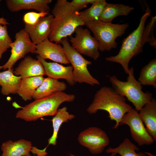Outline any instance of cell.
<instances>
[{"label": "cell", "instance_id": "ffe728a7", "mask_svg": "<svg viewBox=\"0 0 156 156\" xmlns=\"http://www.w3.org/2000/svg\"><path fill=\"white\" fill-rule=\"evenodd\" d=\"M12 68L0 72V85L1 92L3 95L17 94L22 77L14 73Z\"/></svg>", "mask_w": 156, "mask_h": 156}, {"label": "cell", "instance_id": "9a60e30c", "mask_svg": "<svg viewBox=\"0 0 156 156\" xmlns=\"http://www.w3.org/2000/svg\"><path fill=\"white\" fill-rule=\"evenodd\" d=\"M14 74L22 78L45 75L43 67L40 62L28 55L25 57L14 71Z\"/></svg>", "mask_w": 156, "mask_h": 156}, {"label": "cell", "instance_id": "8fae6325", "mask_svg": "<svg viewBox=\"0 0 156 156\" xmlns=\"http://www.w3.org/2000/svg\"><path fill=\"white\" fill-rule=\"evenodd\" d=\"M78 140L81 145L94 154L101 153L109 142L106 133L95 127H89L81 132L78 136Z\"/></svg>", "mask_w": 156, "mask_h": 156}, {"label": "cell", "instance_id": "d6986e66", "mask_svg": "<svg viewBox=\"0 0 156 156\" xmlns=\"http://www.w3.org/2000/svg\"><path fill=\"white\" fill-rule=\"evenodd\" d=\"M66 88L67 85L64 82L48 77L44 78L35 91L32 98L35 100L43 98L56 92L64 91Z\"/></svg>", "mask_w": 156, "mask_h": 156}, {"label": "cell", "instance_id": "4316f807", "mask_svg": "<svg viewBox=\"0 0 156 156\" xmlns=\"http://www.w3.org/2000/svg\"><path fill=\"white\" fill-rule=\"evenodd\" d=\"M12 42L8 33L7 25L0 24V59L3 54L10 48Z\"/></svg>", "mask_w": 156, "mask_h": 156}, {"label": "cell", "instance_id": "484cf974", "mask_svg": "<svg viewBox=\"0 0 156 156\" xmlns=\"http://www.w3.org/2000/svg\"><path fill=\"white\" fill-rule=\"evenodd\" d=\"M107 3L104 0H97L90 7L79 12L80 17L85 24L99 20L102 11Z\"/></svg>", "mask_w": 156, "mask_h": 156}, {"label": "cell", "instance_id": "7c38bea8", "mask_svg": "<svg viewBox=\"0 0 156 156\" xmlns=\"http://www.w3.org/2000/svg\"><path fill=\"white\" fill-rule=\"evenodd\" d=\"M34 53L45 60L50 59L66 64L70 63L66 57L63 47L60 44L50 41L48 38L36 45Z\"/></svg>", "mask_w": 156, "mask_h": 156}, {"label": "cell", "instance_id": "5bb4252c", "mask_svg": "<svg viewBox=\"0 0 156 156\" xmlns=\"http://www.w3.org/2000/svg\"><path fill=\"white\" fill-rule=\"evenodd\" d=\"M36 58L42 64L45 74L48 77L56 80L64 79L71 86L75 84L72 66H65L57 63L48 62L38 55Z\"/></svg>", "mask_w": 156, "mask_h": 156}, {"label": "cell", "instance_id": "1f68e13d", "mask_svg": "<svg viewBox=\"0 0 156 156\" xmlns=\"http://www.w3.org/2000/svg\"><path fill=\"white\" fill-rule=\"evenodd\" d=\"M111 153V155L109 156H115L116 154H117V153H114V152H112ZM69 156H75L74 155H73L71 154H69Z\"/></svg>", "mask_w": 156, "mask_h": 156}, {"label": "cell", "instance_id": "ac0fdd59", "mask_svg": "<svg viewBox=\"0 0 156 156\" xmlns=\"http://www.w3.org/2000/svg\"><path fill=\"white\" fill-rule=\"evenodd\" d=\"M139 114L149 134L156 141V100L153 98L139 111Z\"/></svg>", "mask_w": 156, "mask_h": 156}, {"label": "cell", "instance_id": "d6a6232c", "mask_svg": "<svg viewBox=\"0 0 156 156\" xmlns=\"http://www.w3.org/2000/svg\"><path fill=\"white\" fill-rule=\"evenodd\" d=\"M145 153L146 154H148L149 156H155V155H152L150 153L148 152H145Z\"/></svg>", "mask_w": 156, "mask_h": 156}, {"label": "cell", "instance_id": "8992f818", "mask_svg": "<svg viewBox=\"0 0 156 156\" xmlns=\"http://www.w3.org/2000/svg\"><path fill=\"white\" fill-rule=\"evenodd\" d=\"M85 25L93 34L99 43L101 51H109L117 47L116 38L122 36L129 26L128 23L114 24L99 20L86 23Z\"/></svg>", "mask_w": 156, "mask_h": 156}, {"label": "cell", "instance_id": "44dd1931", "mask_svg": "<svg viewBox=\"0 0 156 156\" xmlns=\"http://www.w3.org/2000/svg\"><path fill=\"white\" fill-rule=\"evenodd\" d=\"M134 9L133 7L123 4L107 3L99 20L103 22L111 23L116 17L120 16H127Z\"/></svg>", "mask_w": 156, "mask_h": 156}, {"label": "cell", "instance_id": "8d00e7d4", "mask_svg": "<svg viewBox=\"0 0 156 156\" xmlns=\"http://www.w3.org/2000/svg\"></svg>", "mask_w": 156, "mask_h": 156}, {"label": "cell", "instance_id": "f546056e", "mask_svg": "<svg viewBox=\"0 0 156 156\" xmlns=\"http://www.w3.org/2000/svg\"><path fill=\"white\" fill-rule=\"evenodd\" d=\"M48 146L43 150H39L35 147H32L31 152L33 153L36 154L37 156H46L47 154L46 151Z\"/></svg>", "mask_w": 156, "mask_h": 156}, {"label": "cell", "instance_id": "f1b7e54d", "mask_svg": "<svg viewBox=\"0 0 156 156\" xmlns=\"http://www.w3.org/2000/svg\"><path fill=\"white\" fill-rule=\"evenodd\" d=\"M97 0H73L71 2L73 5L79 11L87 7L90 4H92Z\"/></svg>", "mask_w": 156, "mask_h": 156}, {"label": "cell", "instance_id": "5b68a950", "mask_svg": "<svg viewBox=\"0 0 156 156\" xmlns=\"http://www.w3.org/2000/svg\"><path fill=\"white\" fill-rule=\"evenodd\" d=\"M133 67L129 68L126 81L119 79L115 75L109 77L112 87L118 94L126 98L138 112L152 99L153 94L149 92H144L140 83L135 78Z\"/></svg>", "mask_w": 156, "mask_h": 156}, {"label": "cell", "instance_id": "83f0119b", "mask_svg": "<svg viewBox=\"0 0 156 156\" xmlns=\"http://www.w3.org/2000/svg\"><path fill=\"white\" fill-rule=\"evenodd\" d=\"M49 14V12H29L24 14L23 16V20L25 24L33 25L37 22L40 18Z\"/></svg>", "mask_w": 156, "mask_h": 156}, {"label": "cell", "instance_id": "9c48e42d", "mask_svg": "<svg viewBox=\"0 0 156 156\" xmlns=\"http://www.w3.org/2000/svg\"><path fill=\"white\" fill-rule=\"evenodd\" d=\"M15 40L10 44L11 55L7 62L3 65L4 70L12 68L20 59L29 53H34L36 45L32 42L28 33L24 29L15 34Z\"/></svg>", "mask_w": 156, "mask_h": 156}, {"label": "cell", "instance_id": "4dcf8cb0", "mask_svg": "<svg viewBox=\"0 0 156 156\" xmlns=\"http://www.w3.org/2000/svg\"><path fill=\"white\" fill-rule=\"evenodd\" d=\"M6 19L3 17L0 18V24L7 25L9 24Z\"/></svg>", "mask_w": 156, "mask_h": 156}, {"label": "cell", "instance_id": "cb8c5ba5", "mask_svg": "<svg viewBox=\"0 0 156 156\" xmlns=\"http://www.w3.org/2000/svg\"><path fill=\"white\" fill-rule=\"evenodd\" d=\"M142 86H151L156 88V59L151 60L141 69L138 80Z\"/></svg>", "mask_w": 156, "mask_h": 156}, {"label": "cell", "instance_id": "7a4b0ae2", "mask_svg": "<svg viewBox=\"0 0 156 156\" xmlns=\"http://www.w3.org/2000/svg\"><path fill=\"white\" fill-rule=\"evenodd\" d=\"M132 108L126 102L125 98L112 87L104 86L96 92L87 111L90 114H95L100 110L107 111L110 120L116 122L113 127L116 129L120 125L124 115Z\"/></svg>", "mask_w": 156, "mask_h": 156}, {"label": "cell", "instance_id": "3957f363", "mask_svg": "<svg viewBox=\"0 0 156 156\" xmlns=\"http://www.w3.org/2000/svg\"><path fill=\"white\" fill-rule=\"evenodd\" d=\"M151 13V10L147 6L137 28L122 41L118 53L116 55L105 58L107 61L120 64L127 74L129 72V64L130 60L142 51L143 46L146 42H149L145 26L146 22Z\"/></svg>", "mask_w": 156, "mask_h": 156}, {"label": "cell", "instance_id": "52a82bcc", "mask_svg": "<svg viewBox=\"0 0 156 156\" xmlns=\"http://www.w3.org/2000/svg\"><path fill=\"white\" fill-rule=\"evenodd\" d=\"M67 60L73 68V74L75 83H83L94 86L100 84L98 80L89 72L88 66L92 62L85 59L71 45L67 38H62L61 43Z\"/></svg>", "mask_w": 156, "mask_h": 156}, {"label": "cell", "instance_id": "4fadbf2b", "mask_svg": "<svg viewBox=\"0 0 156 156\" xmlns=\"http://www.w3.org/2000/svg\"><path fill=\"white\" fill-rule=\"evenodd\" d=\"M53 18V15L49 14L40 18L33 25L25 24L24 29L28 34L32 42L37 45L48 38Z\"/></svg>", "mask_w": 156, "mask_h": 156}, {"label": "cell", "instance_id": "277c9868", "mask_svg": "<svg viewBox=\"0 0 156 156\" xmlns=\"http://www.w3.org/2000/svg\"><path fill=\"white\" fill-rule=\"evenodd\" d=\"M75 95L63 91L55 93L50 96L34 101L22 107L16 114V118L27 121H36L42 117L54 116L60 105L64 102H72Z\"/></svg>", "mask_w": 156, "mask_h": 156}, {"label": "cell", "instance_id": "ba28073f", "mask_svg": "<svg viewBox=\"0 0 156 156\" xmlns=\"http://www.w3.org/2000/svg\"><path fill=\"white\" fill-rule=\"evenodd\" d=\"M75 36H70V41L72 46L81 54L86 55L94 60L100 56L99 43L90 32L81 26L77 27L75 31Z\"/></svg>", "mask_w": 156, "mask_h": 156}, {"label": "cell", "instance_id": "d590c367", "mask_svg": "<svg viewBox=\"0 0 156 156\" xmlns=\"http://www.w3.org/2000/svg\"></svg>", "mask_w": 156, "mask_h": 156}, {"label": "cell", "instance_id": "2e32d148", "mask_svg": "<svg viewBox=\"0 0 156 156\" xmlns=\"http://www.w3.org/2000/svg\"><path fill=\"white\" fill-rule=\"evenodd\" d=\"M52 0H6L8 9L12 12L24 9H34L40 12H49L50 8L49 4Z\"/></svg>", "mask_w": 156, "mask_h": 156}, {"label": "cell", "instance_id": "6da1fadb", "mask_svg": "<svg viewBox=\"0 0 156 156\" xmlns=\"http://www.w3.org/2000/svg\"><path fill=\"white\" fill-rule=\"evenodd\" d=\"M79 11L71 2L58 0L51 11L53 16L51 24V32L48 37L52 42L60 44L62 38L71 36L76 28L85 25Z\"/></svg>", "mask_w": 156, "mask_h": 156}, {"label": "cell", "instance_id": "30bf717a", "mask_svg": "<svg viewBox=\"0 0 156 156\" xmlns=\"http://www.w3.org/2000/svg\"><path fill=\"white\" fill-rule=\"evenodd\" d=\"M126 125L130 128L133 139L139 146L149 145L154 140L149 134L139 116L138 112L132 108L123 116L120 125Z\"/></svg>", "mask_w": 156, "mask_h": 156}, {"label": "cell", "instance_id": "7402d4cb", "mask_svg": "<svg viewBox=\"0 0 156 156\" xmlns=\"http://www.w3.org/2000/svg\"><path fill=\"white\" fill-rule=\"evenodd\" d=\"M44 78L43 76L22 78L17 94L25 101L31 100Z\"/></svg>", "mask_w": 156, "mask_h": 156}, {"label": "cell", "instance_id": "836d02e7", "mask_svg": "<svg viewBox=\"0 0 156 156\" xmlns=\"http://www.w3.org/2000/svg\"><path fill=\"white\" fill-rule=\"evenodd\" d=\"M3 68V66H0V69H2Z\"/></svg>", "mask_w": 156, "mask_h": 156}, {"label": "cell", "instance_id": "d4e9b609", "mask_svg": "<svg viewBox=\"0 0 156 156\" xmlns=\"http://www.w3.org/2000/svg\"><path fill=\"white\" fill-rule=\"evenodd\" d=\"M139 150L137 146L131 142L129 138H126L118 147L115 148L109 147L106 150V152L108 153H115L121 156H147L145 153H136L135 151Z\"/></svg>", "mask_w": 156, "mask_h": 156}, {"label": "cell", "instance_id": "603a6c76", "mask_svg": "<svg viewBox=\"0 0 156 156\" xmlns=\"http://www.w3.org/2000/svg\"><path fill=\"white\" fill-rule=\"evenodd\" d=\"M67 108L64 106L58 109L57 113L51 120L53 124V132L52 136L48 140V145L55 146L57 144V139L60 128L64 122H68L74 118L75 116L70 114L67 111Z\"/></svg>", "mask_w": 156, "mask_h": 156}, {"label": "cell", "instance_id": "e0dca14e", "mask_svg": "<svg viewBox=\"0 0 156 156\" xmlns=\"http://www.w3.org/2000/svg\"><path fill=\"white\" fill-rule=\"evenodd\" d=\"M32 145L31 141L24 139L14 141L7 140L1 146V156H32L30 154Z\"/></svg>", "mask_w": 156, "mask_h": 156}, {"label": "cell", "instance_id": "e575fe53", "mask_svg": "<svg viewBox=\"0 0 156 156\" xmlns=\"http://www.w3.org/2000/svg\"><path fill=\"white\" fill-rule=\"evenodd\" d=\"M1 1V0H0V1Z\"/></svg>", "mask_w": 156, "mask_h": 156}]
</instances>
